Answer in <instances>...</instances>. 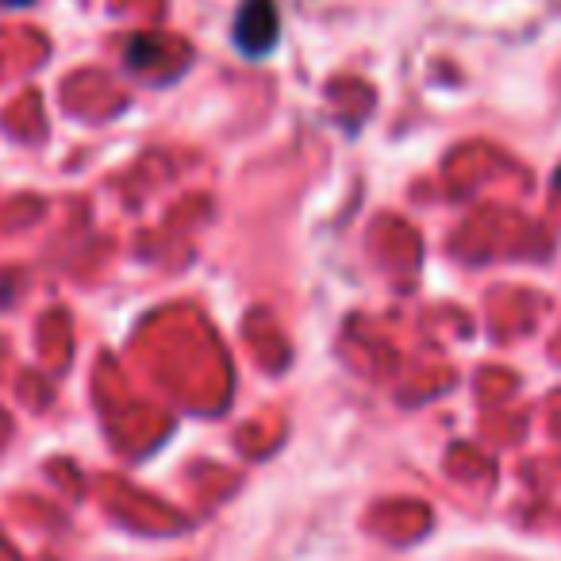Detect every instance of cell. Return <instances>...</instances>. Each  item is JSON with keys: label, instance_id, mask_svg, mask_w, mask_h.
I'll return each instance as SVG.
<instances>
[{"label": "cell", "instance_id": "cell-1", "mask_svg": "<svg viewBox=\"0 0 561 561\" xmlns=\"http://www.w3.org/2000/svg\"><path fill=\"white\" fill-rule=\"evenodd\" d=\"M280 16H277V0H242L239 16H234V47L247 58H265L277 43Z\"/></svg>", "mask_w": 561, "mask_h": 561}, {"label": "cell", "instance_id": "cell-2", "mask_svg": "<svg viewBox=\"0 0 561 561\" xmlns=\"http://www.w3.org/2000/svg\"><path fill=\"white\" fill-rule=\"evenodd\" d=\"M0 4H9V9H20V4H27V0H0Z\"/></svg>", "mask_w": 561, "mask_h": 561}, {"label": "cell", "instance_id": "cell-3", "mask_svg": "<svg viewBox=\"0 0 561 561\" xmlns=\"http://www.w3.org/2000/svg\"><path fill=\"white\" fill-rule=\"evenodd\" d=\"M553 185H558V188H561V170H558V178H553Z\"/></svg>", "mask_w": 561, "mask_h": 561}]
</instances>
